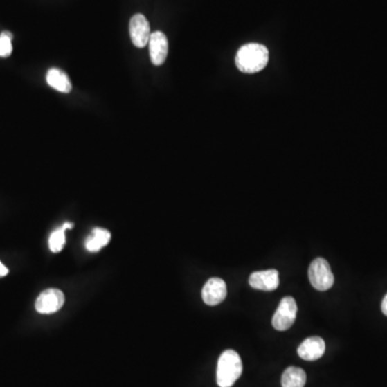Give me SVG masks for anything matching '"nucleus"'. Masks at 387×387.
<instances>
[{"mask_svg": "<svg viewBox=\"0 0 387 387\" xmlns=\"http://www.w3.org/2000/svg\"><path fill=\"white\" fill-rule=\"evenodd\" d=\"M62 227H63V228L65 229V231H66V229H71L73 227V223H65V224H64L63 226H62Z\"/></svg>", "mask_w": 387, "mask_h": 387, "instance_id": "18", "label": "nucleus"}, {"mask_svg": "<svg viewBox=\"0 0 387 387\" xmlns=\"http://www.w3.org/2000/svg\"><path fill=\"white\" fill-rule=\"evenodd\" d=\"M65 229L63 227L56 229L52 233L48 239V246L53 253H58L63 250L66 243Z\"/></svg>", "mask_w": 387, "mask_h": 387, "instance_id": "14", "label": "nucleus"}, {"mask_svg": "<svg viewBox=\"0 0 387 387\" xmlns=\"http://www.w3.org/2000/svg\"><path fill=\"white\" fill-rule=\"evenodd\" d=\"M269 62V51L260 44H249L241 46L236 55V66L241 73H258Z\"/></svg>", "mask_w": 387, "mask_h": 387, "instance_id": "1", "label": "nucleus"}, {"mask_svg": "<svg viewBox=\"0 0 387 387\" xmlns=\"http://www.w3.org/2000/svg\"><path fill=\"white\" fill-rule=\"evenodd\" d=\"M46 82L51 87H53L60 93H65V94L70 93L73 89L69 77L62 70L55 69V68L48 70L46 73Z\"/></svg>", "mask_w": 387, "mask_h": 387, "instance_id": "11", "label": "nucleus"}, {"mask_svg": "<svg viewBox=\"0 0 387 387\" xmlns=\"http://www.w3.org/2000/svg\"><path fill=\"white\" fill-rule=\"evenodd\" d=\"M249 283L253 289H260V291H274L279 287V272L276 269L253 272L249 279Z\"/></svg>", "mask_w": 387, "mask_h": 387, "instance_id": "9", "label": "nucleus"}, {"mask_svg": "<svg viewBox=\"0 0 387 387\" xmlns=\"http://www.w3.org/2000/svg\"><path fill=\"white\" fill-rule=\"evenodd\" d=\"M9 273V270L3 262H0V278L6 277Z\"/></svg>", "mask_w": 387, "mask_h": 387, "instance_id": "16", "label": "nucleus"}, {"mask_svg": "<svg viewBox=\"0 0 387 387\" xmlns=\"http://www.w3.org/2000/svg\"><path fill=\"white\" fill-rule=\"evenodd\" d=\"M297 315V303L293 297H284L272 318L274 330L284 332L293 326Z\"/></svg>", "mask_w": 387, "mask_h": 387, "instance_id": "4", "label": "nucleus"}, {"mask_svg": "<svg viewBox=\"0 0 387 387\" xmlns=\"http://www.w3.org/2000/svg\"><path fill=\"white\" fill-rule=\"evenodd\" d=\"M381 309H382L383 314L387 316V294L385 295L384 299H383L382 305H381Z\"/></svg>", "mask_w": 387, "mask_h": 387, "instance_id": "17", "label": "nucleus"}, {"mask_svg": "<svg viewBox=\"0 0 387 387\" xmlns=\"http://www.w3.org/2000/svg\"><path fill=\"white\" fill-rule=\"evenodd\" d=\"M150 57L153 65L161 66L168 56V39L161 32L152 33L149 40Z\"/></svg>", "mask_w": 387, "mask_h": 387, "instance_id": "7", "label": "nucleus"}, {"mask_svg": "<svg viewBox=\"0 0 387 387\" xmlns=\"http://www.w3.org/2000/svg\"><path fill=\"white\" fill-rule=\"evenodd\" d=\"M129 33L132 44L137 48H145L152 34L147 17L142 15H134L130 19Z\"/></svg>", "mask_w": 387, "mask_h": 387, "instance_id": "6", "label": "nucleus"}, {"mask_svg": "<svg viewBox=\"0 0 387 387\" xmlns=\"http://www.w3.org/2000/svg\"><path fill=\"white\" fill-rule=\"evenodd\" d=\"M298 355L305 361H318L324 355L325 341L321 337H310L299 345Z\"/></svg>", "mask_w": 387, "mask_h": 387, "instance_id": "10", "label": "nucleus"}, {"mask_svg": "<svg viewBox=\"0 0 387 387\" xmlns=\"http://www.w3.org/2000/svg\"><path fill=\"white\" fill-rule=\"evenodd\" d=\"M12 38L9 32L0 35V57H8L12 53Z\"/></svg>", "mask_w": 387, "mask_h": 387, "instance_id": "15", "label": "nucleus"}, {"mask_svg": "<svg viewBox=\"0 0 387 387\" xmlns=\"http://www.w3.org/2000/svg\"><path fill=\"white\" fill-rule=\"evenodd\" d=\"M111 233L107 229L95 228L87 239L85 246L89 252H98L110 242Z\"/></svg>", "mask_w": 387, "mask_h": 387, "instance_id": "13", "label": "nucleus"}, {"mask_svg": "<svg viewBox=\"0 0 387 387\" xmlns=\"http://www.w3.org/2000/svg\"><path fill=\"white\" fill-rule=\"evenodd\" d=\"M202 300L208 305H217L226 298V283L219 278H211L202 289Z\"/></svg>", "mask_w": 387, "mask_h": 387, "instance_id": "8", "label": "nucleus"}, {"mask_svg": "<svg viewBox=\"0 0 387 387\" xmlns=\"http://www.w3.org/2000/svg\"><path fill=\"white\" fill-rule=\"evenodd\" d=\"M242 361L233 350H227L219 356L217 382L219 387H231L242 375Z\"/></svg>", "mask_w": 387, "mask_h": 387, "instance_id": "2", "label": "nucleus"}, {"mask_svg": "<svg viewBox=\"0 0 387 387\" xmlns=\"http://www.w3.org/2000/svg\"><path fill=\"white\" fill-rule=\"evenodd\" d=\"M65 303V296L60 289H50L42 291L36 300L37 312L42 314H52L62 309Z\"/></svg>", "mask_w": 387, "mask_h": 387, "instance_id": "5", "label": "nucleus"}, {"mask_svg": "<svg viewBox=\"0 0 387 387\" xmlns=\"http://www.w3.org/2000/svg\"><path fill=\"white\" fill-rule=\"evenodd\" d=\"M307 375L298 367H289L282 375V387H305Z\"/></svg>", "mask_w": 387, "mask_h": 387, "instance_id": "12", "label": "nucleus"}, {"mask_svg": "<svg viewBox=\"0 0 387 387\" xmlns=\"http://www.w3.org/2000/svg\"><path fill=\"white\" fill-rule=\"evenodd\" d=\"M309 280L312 287L320 291H328L334 285V278L327 260L315 258L309 267Z\"/></svg>", "mask_w": 387, "mask_h": 387, "instance_id": "3", "label": "nucleus"}]
</instances>
